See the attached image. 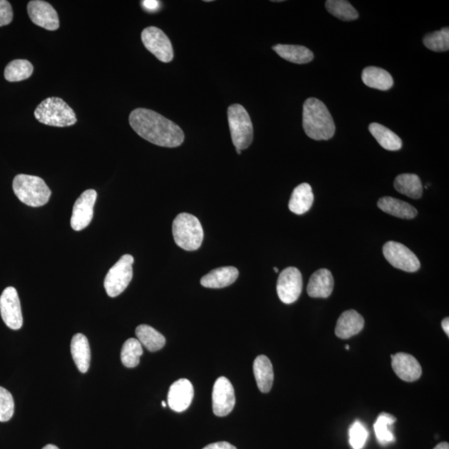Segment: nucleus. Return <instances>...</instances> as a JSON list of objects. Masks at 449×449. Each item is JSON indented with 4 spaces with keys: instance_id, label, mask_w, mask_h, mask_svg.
I'll use <instances>...</instances> for the list:
<instances>
[{
    "instance_id": "29",
    "label": "nucleus",
    "mask_w": 449,
    "mask_h": 449,
    "mask_svg": "<svg viewBox=\"0 0 449 449\" xmlns=\"http://www.w3.org/2000/svg\"><path fill=\"white\" fill-rule=\"evenodd\" d=\"M34 72V66L26 60H15L8 64L5 77L9 82H21L29 79Z\"/></svg>"
},
{
    "instance_id": "15",
    "label": "nucleus",
    "mask_w": 449,
    "mask_h": 449,
    "mask_svg": "<svg viewBox=\"0 0 449 449\" xmlns=\"http://www.w3.org/2000/svg\"><path fill=\"white\" fill-rule=\"evenodd\" d=\"M193 396L194 389L192 383L187 379H181L170 387L168 396L169 407L173 411L183 412L191 405Z\"/></svg>"
},
{
    "instance_id": "14",
    "label": "nucleus",
    "mask_w": 449,
    "mask_h": 449,
    "mask_svg": "<svg viewBox=\"0 0 449 449\" xmlns=\"http://www.w3.org/2000/svg\"><path fill=\"white\" fill-rule=\"evenodd\" d=\"M27 10L31 21L34 25L49 31L59 29V15L48 2L42 0H32L29 2Z\"/></svg>"
},
{
    "instance_id": "39",
    "label": "nucleus",
    "mask_w": 449,
    "mask_h": 449,
    "mask_svg": "<svg viewBox=\"0 0 449 449\" xmlns=\"http://www.w3.org/2000/svg\"><path fill=\"white\" fill-rule=\"evenodd\" d=\"M442 328L443 330L444 331L445 333H446V335L448 336L449 335V320L447 317V318H444L442 321Z\"/></svg>"
},
{
    "instance_id": "18",
    "label": "nucleus",
    "mask_w": 449,
    "mask_h": 449,
    "mask_svg": "<svg viewBox=\"0 0 449 449\" xmlns=\"http://www.w3.org/2000/svg\"><path fill=\"white\" fill-rule=\"evenodd\" d=\"M334 289V277L330 270H316L309 279L307 293L312 298H328Z\"/></svg>"
},
{
    "instance_id": "43",
    "label": "nucleus",
    "mask_w": 449,
    "mask_h": 449,
    "mask_svg": "<svg viewBox=\"0 0 449 449\" xmlns=\"http://www.w3.org/2000/svg\"><path fill=\"white\" fill-rule=\"evenodd\" d=\"M235 150H237V153H238L239 155H241V154H242V150L237 149H235Z\"/></svg>"
},
{
    "instance_id": "32",
    "label": "nucleus",
    "mask_w": 449,
    "mask_h": 449,
    "mask_svg": "<svg viewBox=\"0 0 449 449\" xmlns=\"http://www.w3.org/2000/svg\"><path fill=\"white\" fill-rule=\"evenodd\" d=\"M143 354L142 346L138 339L131 338L123 344L121 352L123 365L127 368H134L140 363Z\"/></svg>"
},
{
    "instance_id": "3",
    "label": "nucleus",
    "mask_w": 449,
    "mask_h": 449,
    "mask_svg": "<svg viewBox=\"0 0 449 449\" xmlns=\"http://www.w3.org/2000/svg\"><path fill=\"white\" fill-rule=\"evenodd\" d=\"M13 190L19 201L32 207L44 206L52 194L51 190L41 177L26 174L14 177Z\"/></svg>"
},
{
    "instance_id": "4",
    "label": "nucleus",
    "mask_w": 449,
    "mask_h": 449,
    "mask_svg": "<svg viewBox=\"0 0 449 449\" xmlns=\"http://www.w3.org/2000/svg\"><path fill=\"white\" fill-rule=\"evenodd\" d=\"M34 117L42 125L57 127H70L77 121L75 111L57 97L42 101L34 111Z\"/></svg>"
},
{
    "instance_id": "8",
    "label": "nucleus",
    "mask_w": 449,
    "mask_h": 449,
    "mask_svg": "<svg viewBox=\"0 0 449 449\" xmlns=\"http://www.w3.org/2000/svg\"><path fill=\"white\" fill-rule=\"evenodd\" d=\"M142 41L145 48L162 63H170L174 57L171 41L164 31L151 26L142 30Z\"/></svg>"
},
{
    "instance_id": "31",
    "label": "nucleus",
    "mask_w": 449,
    "mask_h": 449,
    "mask_svg": "<svg viewBox=\"0 0 449 449\" xmlns=\"http://www.w3.org/2000/svg\"><path fill=\"white\" fill-rule=\"evenodd\" d=\"M325 7L329 13L343 21H355L359 18L357 10L346 0H328Z\"/></svg>"
},
{
    "instance_id": "30",
    "label": "nucleus",
    "mask_w": 449,
    "mask_h": 449,
    "mask_svg": "<svg viewBox=\"0 0 449 449\" xmlns=\"http://www.w3.org/2000/svg\"><path fill=\"white\" fill-rule=\"evenodd\" d=\"M396 422V418L389 413L379 414L374 425L375 435L379 443L386 445L394 441V435L391 431L390 426Z\"/></svg>"
},
{
    "instance_id": "16",
    "label": "nucleus",
    "mask_w": 449,
    "mask_h": 449,
    "mask_svg": "<svg viewBox=\"0 0 449 449\" xmlns=\"http://www.w3.org/2000/svg\"><path fill=\"white\" fill-rule=\"evenodd\" d=\"M392 368L397 376L406 382L418 381L422 375V368L419 361L413 355L397 353L391 355Z\"/></svg>"
},
{
    "instance_id": "40",
    "label": "nucleus",
    "mask_w": 449,
    "mask_h": 449,
    "mask_svg": "<svg viewBox=\"0 0 449 449\" xmlns=\"http://www.w3.org/2000/svg\"><path fill=\"white\" fill-rule=\"evenodd\" d=\"M433 449H449V445L448 443H441L437 444V446Z\"/></svg>"
},
{
    "instance_id": "20",
    "label": "nucleus",
    "mask_w": 449,
    "mask_h": 449,
    "mask_svg": "<svg viewBox=\"0 0 449 449\" xmlns=\"http://www.w3.org/2000/svg\"><path fill=\"white\" fill-rule=\"evenodd\" d=\"M71 354L77 369L81 373H86L91 361L90 346L86 336L76 334L73 337Z\"/></svg>"
},
{
    "instance_id": "41",
    "label": "nucleus",
    "mask_w": 449,
    "mask_h": 449,
    "mask_svg": "<svg viewBox=\"0 0 449 449\" xmlns=\"http://www.w3.org/2000/svg\"><path fill=\"white\" fill-rule=\"evenodd\" d=\"M42 449H60V448H57V446H55V445L48 444V445H46V446L42 448Z\"/></svg>"
},
{
    "instance_id": "45",
    "label": "nucleus",
    "mask_w": 449,
    "mask_h": 449,
    "mask_svg": "<svg viewBox=\"0 0 449 449\" xmlns=\"http://www.w3.org/2000/svg\"><path fill=\"white\" fill-rule=\"evenodd\" d=\"M346 349H347V350H350V346H346Z\"/></svg>"
},
{
    "instance_id": "36",
    "label": "nucleus",
    "mask_w": 449,
    "mask_h": 449,
    "mask_svg": "<svg viewBox=\"0 0 449 449\" xmlns=\"http://www.w3.org/2000/svg\"><path fill=\"white\" fill-rule=\"evenodd\" d=\"M12 6L7 0H0V27L10 25L13 21Z\"/></svg>"
},
{
    "instance_id": "25",
    "label": "nucleus",
    "mask_w": 449,
    "mask_h": 449,
    "mask_svg": "<svg viewBox=\"0 0 449 449\" xmlns=\"http://www.w3.org/2000/svg\"><path fill=\"white\" fill-rule=\"evenodd\" d=\"M362 81L366 86L378 89V90H389L394 85V79L389 72L377 67H368L362 72Z\"/></svg>"
},
{
    "instance_id": "24",
    "label": "nucleus",
    "mask_w": 449,
    "mask_h": 449,
    "mask_svg": "<svg viewBox=\"0 0 449 449\" xmlns=\"http://www.w3.org/2000/svg\"><path fill=\"white\" fill-rule=\"evenodd\" d=\"M273 50L282 59L296 64H308L313 60V53L305 46L277 44Z\"/></svg>"
},
{
    "instance_id": "28",
    "label": "nucleus",
    "mask_w": 449,
    "mask_h": 449,
    "mask_svg": "<svg viewBox=\"0 0 449 449\" xmlns=\"http://www.w3.org/2000/svg\"><path fill=\"white\" fill-rule=\"evenodd\" d=\"M369 130L383 149L388 151L401 149L402 145L401 138L386 127L373 123L369 126Z\"/></svg>"
},
{
    "instance_id": "44",
    "label": "nucleus",
    "mask_w": 449,
    "mask_h": 449,
    "mask_svg": "<svg viewBox=\"0 0 449 449\" xmlns=\"http://www.w3.org/2000/svg\"><path fill=\"white\" fill-rule=\"evenodd\" d=\"M274 272H276V273L279 272V270H278V268H277V267H274Z\"/></svg>"
},
{
    "instance_id": "37",
    "label": "nucleus",
    "mask_w": 449,
    "mask_h": 449,
    "mask_svg": "<svg viewBox=\"0 0 449 449\" xmlns=\"http://www.w3.org/2000/svg\"><path fill=\"white\" fill-rule=\"evenodd\" d=\"M142 5L146 11L155 12V11L159 10L161 3L156 1V0H145V1L142 2Z\"/></svg>"
},
{
    "instance_id": "22",
    "label": "nucleus",
    "mask_w": 449,
    "mask_h": 449,
    "mask_svg": "<svg viewBox=\"0 0 449 449\" xmlns=\"http://www.w3.org/2000/svg\"><path fill=\"white\" fill-rule=\"evenodd\" d=\"M313 203V194L311 185L302 183L294 189L289 209L296 215H303L311 208Z\"/></svg>"
},
{
    "instance_id": "35",
    "label": "nucleus",
    "mask_w": 449,
    "mask_h": 449,
    "mask_svg": "<svg viewBox=\"0 0 449 449\" xmlns=\"http://www.w3.org/2000/svg\"><path fill=\"white\" fill-rule=\"evenodd\" d=\"M350 444L354 449H362L365 447L368 431L365 426L359 421L355 422L350 429Z\"/></svg>"
},
{
    "instance_id": "21",
    "label": "nucleus",
    "mask_w": 449,
    "mask_h": 449,
    "mask_svg": "<svg viewBox=\"0 0 449 449\" xmlns=\"http://www.w3.org/2000/svg\"><path fill=\"white\" fill-rule=\"evenodd\" d=\"M253 371L259 389L262 393H268L272 389L274 381V371L272 362L266 355L258 356L253 363Z\"/></svg>"
},
{
    "instance_id": "23",
    "label": "nucleus",
    "mask_w": 449,
    "mask_h": 449,
    "mask_svg": "<svg viewBox=\"0 0 449 449\" xmlns=\"http://www.w3.org/2000/svg\"><path fill=\"white\" fill-rule=\"evenodd\" d=\"M378 207L383 211L402 219H413L418 214L416 209L411 205L390 196L379 199Z\"/></svg>"
},
{
    "instance_id": "17",
    "label": "nucleus",
    "mask_w": 449,
    "mask_h": 449,
    "mask_svg": "<svg viewBox=\"0 0 449 449\" xmlns=\"http://www.w3.org/2000/svg\"><path fill=\"white\" fill-rule=\"evenodd\" d=\"M365 326V319L361 313L350 309L339 317L335 327V335L342 339H350L361 332Z\"/></svg>"
},
{
    "instance_id": "27",
    "label": "nucleus",
    "mask_w": 449,
    "mask_h": 449,
    "mask_svg": "<svg viewBox=\"0 0 449 449\" xmlns=\"http://www.w3.org/2000/svg\"><path fill=\"white\" fill-rule=\"evenodd\" d=\"M136 335L142 346L151 352L162 350L166 344L165 337L148 324L139 325L136 329Z\"/></svg>"
},
{
    "instance_id": "10",
    "label": "nucleus",
    "mask_w": 449,
    "mask_h": 449,
    "mask_svg": "<svg viewBox=\"0 0 449 449\" xmlns=\"http://www.w3.org/2000/svg\"><path fill=\"white\" fill-rule=\"evenodd\" d=\"M0 313L3 322L11 330L18 331L23 325L21 300L16 289L10 286L0 296Z\"/></svg>"
},
{
    "instance_id": "11",
    "label": "nucleus",
    "mask_w": 449,
    "mask_h": 449,
    "mask_svg": "<svg viewBox=\"0 0 449 449\" xmlns=\"http://www.w3.org/2000/svg\"><path fill=\"white\" fill-rule=\"evenodd\" d=\"M303 281L302 274L296 267H288L280 274L277 281V294L285 304H292L300 297Z\"/></svg>"
},
{
    "instance_id": "26",
    "label": "nucleus",
    "mask_w": 449,
    "mask_h": 449,
    "mask_svg": "<svg viewBox=\"0 0 449 449\" xmlns=\"http://www.w3.org/2000/svg\"><path fill=\"white\" fill-rule=\"evenodd\" d=\"M394 188L410 198L420 199L423 195V185L415 174H401L394 180Z\"/></svg>"
},
{
    "instance_id": "1",
    "label": "nucleus",
    "mask_w": 449,
    "mask_h": 449,
    "mask_svg": "<svg viewBox=\"0 0 449 449\" xmlns=\"http://www.w3.org/2000/svg\"><path fill=\"white\" fill-rule=\"evenodd\" d=\"M129 123L139 136L154 145L177 148L184 142L181 127L157 112L137 108L131 112Z\"/></svg>"
},
{
    "instance_id": "6",
    "label": "nucleus",
    "mask_w": 449,
    "mask_h": 449,
    "mask_svg": "<svg viewBox=\"0 0 449 449\" xmlns=\"http://www.w3.org/2000/svg\"><path fill=\"white\" fill-rule=\"evenodd\" d=\"M232 142L240 150L249 148L253 141V125L250 115L241 104H232L227 110Z\"/></svg>"
},
{
    "instance_id": "33",
    "label": "nucleus",
    "mask_w": 449,
    "mask_h": 449,
    "mask_svg": "<svg viewBox=\"0 0 449 449\" xmlns=\"http://www.w3.org/2000/svg\"><path fill=\"white\" fill-rule=\"evenodd\" d=\"M426 48L435 52H446L449 49V29L444 28L428 34L424 38Z\"/></svg>"
},
{
    "instance_id": "34",
    "label": "nucleus",
    "mask_w": 449,
    "mask_h": 449,
    "mask_svg": "<svg viewBox=\"0 0 449 449\" xmlns=\"http://www.w3.org/2000/svg\"><path fill=\"white\" fill-rule=\"evenodd\" d=\"M14 413V401L12 394L0 387V422L11 420Z\"/></svg>"
},
{
    "instance_id": "5",
    "label": "nucleus",
    "mask_w": 449,
    "mask_h": 449,
    "mask_svg": "<svg viewBox=\"0 0 449 449\" xmlns=\"http://www.w3.org/2000/svg\"><path fill=\"white\" fill-rule=\"evenodd\" d=\"M172 234L177 245L188 251L199 249L204 238L200 220L189 213H181L174 220Z\"/></svg>"
},
{
    "instance_id": "7",
    "label": "nucleus",
    "mask_w": 449,
    "mask_h": 449,
    "mask_svg": "<svg viewBox=\"0 0 449 449\" xmlns=\"http://www.w3.org/2000/svg\"><path fill=\"white\" fill-rule=\"evenodd\" d=\"M133 262L131 255H125L108 270L104 280V288L108 296L117 297L129 286L133 279Z\"/></svg>"
},
{
    "instance_id": "2",
    "label": "nucleus",
    "mask_w": 449,
    "mask_h": 449,
    "mask_svg": "<svg viewBox=\"0 0 449 449\" xmlns=\"http://www.w3.org/2000/svg\"><path fill=\"white\" fill-rule=\"evenodd\" d=\"M305 133L313 140H329L334 136L335 125L331 112L320 100L311 98L303 106Z\"/></svg>"
},
{
    "instance_id": "13",
    "label": "nucleus",
    "mask_w": 449,
    "mask_h": 449,
    "mask_svg": "<svg viewBox=\"0 0 449 449\" xmlns=\"http://www.w3.org/2000/svg\"><path fill=\"white\" fill-rule=\"evenodd\" d=\"M235 405V390L229 379L220 377L213 386L212 409L215 415L224 417L233 410Z\"/></svg>"
},
{
    "instance_id": "12",
    "label": "nucleus",
    "mask_w": 449,
    "mask_h": 449,
    "mask_svg": "<svg viewBox=\"0 0 449 449\" xmlns=\"http://www.w3.org/2000/svg\"><path fill=\"white\" fill-rule=\"evenodd\" d=\"M98 193L94 189H88L75 201L73 208L71 227L79 231L85 229L94 218V208Z\"/></svg>"
},
{
    "instance_id": "9",
    "label": "nucleus",
    "mask_w": 449,
    "mask_h": 449,
    "mask_svg": "<svg viewBox=\"0 0 449 449\" xmlns=\"http://www.w3.org/2000/svg\"><path fill=\"white\" fill-rule=\"evenodd\" d=\"M383 253L389 264L394 268L406 272H416L420 268V262L416 255L401 243L389 242L383 247Z\"/></svg>"
},
{
    "instance_id": "42",
    "label": "nucleus",
    "mask_w": 449,
    "mask_h": 449,
    "mask_svg": "<svg viewBox=\"0 0 449 449\" xmlns=\"http://www.w3.org/2000/svg\"><path fill=\"white\" fill-rule=\"evenodd\" d=\"M162 407L166 408V404L164 401L162 402Z\"/></svg>"
},
{
    "instance_id": "38",
    "label": "nucleus",
    "mask_w": 449,
    "mask_h": 449,
    "mask_svg": "<svg viewBox=\"0 0 449 449\" xmlns=\"http://www.w3.org/2000/svg\"><path fill=\"white\" fill-rule=\"evenodd\" d=\"M203 449H238L233 445L227 442H218L207 445Z\"/></svg>"
},
{
    "instance_id": "19",
    "label": "nucleus",
    "mask_w": 449,
    "mask_h": 449,
    "mask_svg": "<svg viewBox=\"0 0 449 449\" xmlns=\"http://www.w3.org/2000/svg\"><path fill=\"white\" fill-rule=\"evenodd\" d=\"M239 272L235 267L226 266L215 269L201 278V284L206 288L227 287L238 280Z\"/></svg>"
}]
</instances>
